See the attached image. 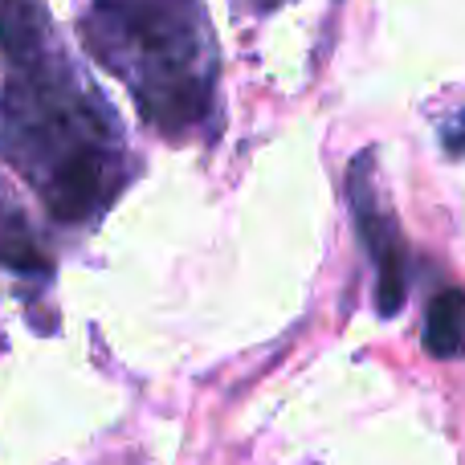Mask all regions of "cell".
<instances>
[{
  "mask_svg": "<svg viewBox=\"0 0 465 465\" xmlns=\"http://www.w3.org/2000/svg\"><path fill=\"white\" fill-rule=\"evenodd\" d=\"M0 155L62 225L103 217L131 176L119 119L78 78L41 0H0Z\"/></svg>",
  "mask_w": 465,
  "mask_h": 465,
  "instance_id": "1",
  "label": "cell"
},
{
  "mask_svg": "<svg viewBox=\"0 0 465 465\" xmlns=\"http://www.w3.org/2000/svg\"><path fill=\"white\" fill-rule=\"evenodd\" d=\"M82 41L160 135L188 139L213 123L221 57L201 0H90Z\"/></svg>",
  "mask_w": 465,
  "mask_h": 465,
  "instance_id": "2",
  "label": "cell"
},
{
  "mask_svg": "<svg viewBox=\"0 0 465 465\" xmlns=\"http://www.w3.org/2000/svg\"><path fill=\"white\" fill-rule=\"evenodd\" d=\"M347 193H351L355 229L363 237V249L371 253V265H376V306L388 319V314H396L404 306L409 270H404V241H401V229H396V217L388 213L384 196L376 188V155L371 152H363L351 163Z\"/></svg>",
  "mask_w": 465,
  "mask_h": 465,
  "instance_id": "3",
  "label": "cell"
},
{
  "mask_svg": "<svg viewBox=\"0 0 465 465\" xmlns=\"http://www.w3.org/2000/svg\"><path fill=\"white\" fill-rule=\"evenodd\" d=\"M425 351L437 360H458L465 355V290L450 286L429 302L425 314Z\"/></svg>",
  "mask_w": 465,
  "mask_h": 465,
  "instance_id": "4",
  "label": "cell"
},
{
  "mask_svg": "<svg viewBox=\"0 0 465 465\" xmlns=\"http://www.w3.org/2000/svg\"><path fill=\"white\" fill-rule=\"evenodd\" d=\"M0 265H8L13 273H49V257L41 253L29 225L5 196H0Z\"/></svg>",
  "mask_w": 465,
  "mask_h": 465,
  "instance_id": "5",
  "label": "cell"
}]
</instances>
